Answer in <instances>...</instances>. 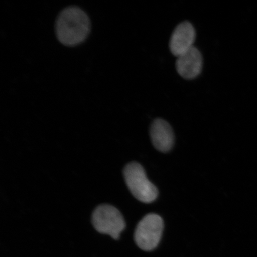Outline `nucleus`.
I'll return each instance as SVG.
<instances>
[{
  "mask_svg": "<svg viewBox=\"0 0 257 257\" xmlns=\"http://www.w3.org/2000/svg\"><path fill=\"white\" fill-rule=\"evenodd\" d=\"M91 21L83 10L77 6H69L61 12L56 22L58 40L67 47L81 44L91 32Z\"/></svg>",
  "mask_w": 257,
  "mask_h": 257,
  "instance_id": "f257e3e1",
  "label": "nucleus"
},
{
  "mask_svg": "<svg viewBox=\"0 0 257 257\" xmlns=\"http://www.w3.org/2000/svg\"><path fill=\"white\" fill-rule=\"evenodd\" d=\"M125 181L134 197L144 203H152L158 197V190L148 179L143 167L132 162L124 169Z\"/></svg>",
  "mask_w": 257,
  "mask_h": 257,
  "instance_id": "f03ea898",
  "label": "nucleus"
},
{
  "mask_svg": "<svg viewBox=\"0 0 257 257\" xmlns=\"http://www.w3.org/2000/svg\"><path fill=\"white\" fill-rule=\"evenodd\" d=\"M93 226L98 232L108 234L118 239L126 227V223L120 212L110 205H102L92 214Z\"/></svg>",
  "mask_w": 257,
  "mask_h": 257,
  "instance_id": "7ed1b4c3",
  "label": "nucleus"
},
{
  "mask_svg": "<svg viewBox=\"0 0 257 257\" xmlns=\"http://www.w3.org/2000/svg\"><path fill=\"white\" fill-rule=\"evenodd\" d=\"M164 228L162 218L156 214L145 216L137 225L135 240L139 248L150 251L158 246Z\"/></svg>",
  "mask_w": 257,
  "mask_h": 257,
  "instance_id": "20e7f679",
  "label": "nucleus"
},
{
  "mask_svg": "<svg viewBox=\"0 0 257 257\" xmlns=\"http://www.w3.org/2000/svg\"><path fill=\"white\" fill-rule=\"evenodd\" d=\"M195 38V28L190 22H182L177 26L170 38V51L176 57L181 56L194 47Z\"/></svg>",
  "mask_w": 257,
  "mask_h": 257,
  "instance_id": "39448f33",
  "label": "nucleus"
},
{
  "mask_svg": "<svg viewBox=\"0 0 257 257\" xmlns=\"http://www.w3.org/2000/svg\"><path fill=\"white\" fill-rule=\"evenodd\" d=\"M203 59L200 51L193 47L184 54L177 57L176 68L179 75L187 80L194 79L202 71Z\"/></svg>",
  "mask_w": 257,
  "mask_h": 257,
  "instance_id": "423d86ee",
  "label": "nucleus"
},
{
  "mask_svg": "<svg viewBox=\"0 0 257 257\" xmlns=\"http://www.w3.org/2000/svg\"><path fill=\"white\" fill-rule=\"evenodd\" d=\"M150 137L154 147L161 152L172 149L174 144V133L168 122L158 118L153 122L150 127Z\"/></svg>",
  "mask_w": 257,
  "mask_h": 257,
  "instance_id": "0eeeda50",
  "label": "nucleus"
}]
</instances>
